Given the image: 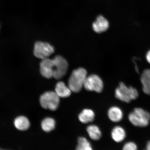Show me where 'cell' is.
<instances>
[{
    "label": "cell",
    "instance_id": "8fae6325",
    "mask_svg": "<svg viewBox=\"0 0 150 150\" xmlns=\"http://www.w3.org/2000/svg\"><path fill=\"white\" fill-rule=\"evenodd\" d=\"M109 118L114 122H118L123 119V114L121 109L117 106H112L108 112Z\"/></svg>",
    "mask_w": 150,
    "mask_h": 150
},
{
    "label": "cell",
    "instance_id": "ffe728a7",
    "mask_svg": "<svg viewBox=\"0 0 150 150\" xmlns=\"http://www.w3.org/2000/svg\"><path fill=\"white\" fill-rule=\"evenodd\" d=\"M146 59L148 62L150 64V50L148 51L146 54Z\"/></svg>",
    "mask_w": 150,
    "mask_h": 150
},
{
    "label": "cell",
    "instance_id": "4fadbf2b",
    "mask_svg": "<svg viewBox=\"0 0 150 150\" xmlns=\"http://www.w3.org/2000/svg\"><path fill=\"white\" fill-rule=\"evenodd\" d=\"M142 90L146 94L150 95V69L144 70L141 76Z\"/></svg>",
    "mask_w": 150,
    "mask_h": 150
},
{
    "label": "cell",
    "instance_id": "3957f363",
    "mask_svg": "<svg viewBox=\"0 0 150 150\" xmlns=\"http://www.w3.org/2000/svg\"><path fill=\"white\" fill-rule=\"evenodd\" d=\"M115 96L122 102L129 103L137 98L139 93L135 88L131 86L127 87L124 83L121 82L115 90Z\"/></svg>",
    "mask_w": 150,
    "mask_h": 150
},
{
    "label": "cell",
    "instance_id": "9a60e30c",
    "mask_svg": "<svg viewBox=\"0 0 150 150\" xmlns=\"http://www.w3.org/2000/svg\"><path fill=\"white\" fill-rule=\"evenodd\" d=\"M95 114L92 110L85 109L79 115V119L82 123L86 124L92 122L94 119Z\"/></svg>",
    "mask_w": 150,
    "mask_h": 150
},
{
    "label": "cell",
    "instance_id": "44dd1931",
    "mask_svg": "<svg viewBox=\"0 0 150 150\" xmlns=\"http://www.w3.org/2000/svg\"><path fill=\"white\" fill-rule=\"evenodd\" d=\"M144 150H150V141L147 142L145 149Z\"/></svg>",
    "mask_w": 150,
    "mask_h": 150
},
{
    "label": "cell",
    "instance_id": "30bf717a",
    "mask_svg": "<svg viewBox=\"0 0 150 150\" xmlns=\"http://www.w3.org/2000/svg\"><path fill=\"white\" fill-rule=\"evenodd\" d=\"M55 90L58 96L62 98L70 96L72 92L69 86H67L64 82L61 81L56 84Z\"/></svg>",
    "mask_w": 150,
    "mask_h": 150
},
{
    "label": "cell",
    "instance_id": "7a4b0ae2",
    "mask_svg": "<svg viewBox=\"0 0 150 150\" xmlns=\"http://www.w3.org/2000/svg\"><path fill=\"white\" fill-rule=\"evenodd\" d=\"M128 119L134 126L145 127L149 125L150 121V114L143 108H136L129 114Z\"/></svg>",
    "mask_w": 150,
    "mask_h": 150
},
{
    "label": "cell",
    "instance_id": "8992f818",
    "mask_svg": "<svg viewBox=\"0 0 150 150\" xmlns=\"http://www.w3.org/2000/svg\"><path fill=\"white\" fill-rule=\"evenodd\" d=\"M53 78L59 80L67 74L68 69V63L64 58L57 55L53 59Z\"/></svg>",
    "mask_w": 150,
    "mask_h": 150
},
{
    "label": "cell",
    "instance_id": "ac0fdd59",
    "mask_svg": "<svg viewBox=\"0 0 150 150\" xmlns=\"http://www.w3.org/2000/svg\"><path fill=\"white\" fill-rule=\"evenodd\" d=\"M75 150H93L91 143L83 137L78 138V144Z\"/></svg>",
    "mask_w": 150,
    "mask_h": 150
},
{
    "label": "cell",
    "instance_id": "d6986e66",
    "mask_svg": "<svg viewBox=\"0 0 150 150\" xmlns=\"http://www.w3.org/2000/svg\"><path fill=\"white\" fill-rule=\"evenodd\" d=\"M138 146L135 142H129L123 146L122 150H137Z\"/></svg>",
    "mask_w": 150,
    "mask_h": 150
},
{
    "label": "cell",
    "instance_id": "6da1fadb",
    "mask_svg": "<svg viewBox=\"0 0 150 150\" xmlns=\"http://www.w3.org/2000/svg\"><path fill=\"white\" fill-rule=\"evenodd\" d=\"M87 73L86 69L79 68L73 71L68 81V86L71 91L78 93L84 86Z\"/></svg>",
    "mask_w": 150,
    "mask_h": 150
},
{
    "label": "cell",
    "instance_id": "7402d4cb",
    "mask_svg": "<svg viewBox=\"0 0 150 150\" xmlns=\"http://www.w3.org/2000/svg\"><path fill=\"white\" fill-rule=\"evenodd\" d=\"M0 150H11L4 149H1V148H0Z\"/></svg>",
    "mask_w": 150,
    "mask_h": 150
},
{
    "label": "cell",
    "instance_id": "52a82bcc",
    "mask_svg": "<svg viewBox=\"0 0 150 150\" xmlns=\"http://www.w3.org/2000/svg\"><path fill=\"white\" fill-rule=\"evenodd\" d=\"M85 89L89 91H95L97 93L102 92L104 85L100 77L96 74L87 76L84 84Z\"/></svg>",
    "mask_w": 150,
    "mask_h": 150
},
{
    "label": "cell",
    "instance_id": "5b68a950",
    "mask_svg": "<svg viewBox=\"0 0 150 150\" xmlns=\"http://www.w3.org/2000/svg\"><path fill=\"white\" fill-rule=\"evenodd\" d=\"M54 51V47L48 42L37 41L34 46V55L35 57L42 60L49 57Z\"/></svg>",
    "mask_w": 150,
    "mask_h": 150
},
{
    "label": "cell",
    "instance_id": "277c9868",
    "mask_svg": "<svg viewBox=\"0 0 150 150\" xmlns=\"http://www.w3.org/2000/svg\"><path fill=\"white\" fill-rule=\"evenodd\" d=\"M39 102L43 108L55 111L59 107L60 97L55 91H47L41 95Z\"/></svg>",
    "mask_w": 150,
    "mask_h": 150
},
{
    "label": "cell",
    "instance_id": "2e32d148",
    "mask_svg": "<svg viewBox=\"0 0 150 150\" xmlns=\"http://www.w3.org/2000/svg\"><path fill=\"white\" fill-rule=\"evenodd\" d=\"M56 126V122L53 118L47 117L45 118L41 123L42 130L46 132H50L54 130Z\"/></svg>",
    "mask_w": 150,
    "mask_h": 150
},
{
    "label": "cell",
    "instance_id": "5bb4252c",
    "mask_svg": "<svg viewBox=\"0 0 150 150\" xmlns=\"http://www.w3.org/2000/svg\"><path fill=\"white\" fill-rule=\"evenodd\" d=\"M111 136L114 141L120 142L125 139L126 136V133L122 127L119 126H116L112 129Z\"/></svg>",
    "mask_w": 150,
    "mask_h": 150
},
{
    "label": "cell",
    "instance_id": "7c38bea8",
    "mask_svg": "<svg viewBox=\"0 0 150 150\" xmlns=\"http://www.w3.org/2000/svg\"><path fill=\"white\" fill-rule=\"evenodd\" d=\"M14 123L16 129L22 131L28 130L30 125L29 120L24 116H20L16 117L14 120Z\"/></svg>",
    "mask_w": 150,
    "mask_h": 150
},
{
    "label": "cell",
    "instance_id": "603a6c76",
    "mask_svg": "<svg viewBox=\"0 0 150 150\" xmlns=\"http://www.w3.org/2000/svg\"><path fill=\"white\" fill-rule=\"evenodd\" d=\"M0 27H1V26H0Z\"/></svg>",
    "mask_w": 150,
    "mask_h": 150
},
{
    "label": "cell",
    "instance_id": "9c48e42d",
    "mask_svg": "<svg viewBox=\"0 0 150 150\" xmlns=\"http://www.w3.org/2000/svg\"><path fill=\"white\" fill-rule=\"evenodd\" d=\"M109 23L107 20L102 16L97 17L96 20L93 24V30L96 33H101L108 29Z\"/></svg>",
    "mask_w": 150,
    "mask_h": 150
},
{
    "label": "cell",
    "instance_id": "ba28073f",
    "mask_svg": "<svg viewBox=\"0 0 150 150\" xmlns=\"http://www.w3.org/2000/svg\"><path fill=\"white\" fill-rule=\"evenodd\" d=\"M53 60L49 58L42 60L40 63V71L42 76L50 79L53 78Z\"/></svg>",
    "mask_w": 150,
    "mask_h": 150
},
{
    "label": "cell",
    "instance_id": "e0dca14e",
    "mask_svg": "<svg viewBox=\"0 0 150 150\" xmlns=\"http://www.w3.org/2000/svg\"><path fill=\"white\" fill-rule=\"evenodd\" d=\"M87 130L90 138L94 140H98L102 136V133L99 127L94 125H91L87 127Z\"/></svg>",
    "mask_w": 150,
    "mask_h": 150
}]
</instances>
